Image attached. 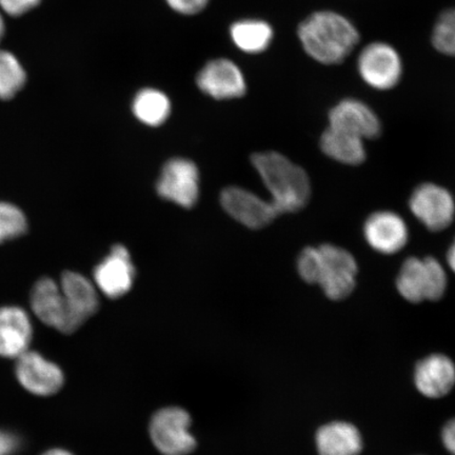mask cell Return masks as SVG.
Segmentation results:
<instances>
[{
	"label": "cell",
	"instance_id": "cell-25",
	"mask_svg": "<svg viewBox=\"0 0 455 455\" xmlns=\"http://www.w3.org/2000/svg\"><path fill=\"white\" fill-rule=\"evenodd\" d=\"M27 229L24 212L13 204L0 202V244L24 235Z\"/></svg>",
	"mask_w": 455,
	"mask_h": 455
},
{
	"label": "cell",
	"instance_id": "cell-7",
	"mask_svg": "<svg viewBox=\"0 0 455 455\" xmlns=\"http://www.w3.org/2000/svg\"><path fill=\"white\" fill-rule=\"evenodd\" d=\"M357 70L363 82L375 90L395 88L403 76V64L397 51L385 43H372L362 50Z\"/></svg>",
	"mask_w": 455,
	"mask_h": 455
},
{
	"label": "cell",
	"instance_id": "cell-11",
	"mask_svg": "<svg viewBox=\"0 0 455 455\" xmlns=\"http://www.w3.org/2000/svg\"><path fill=\"white\" fill-rule=\"evenodd\" d=\"M95 286L109 299H119L132 288L135 268L128 249L116 244L106 259L95 267L93 272Z\"/></svg>",
	"mask_w": 455,
	"mask_h": 455
},
{
	"label": "cell",
	"instance_id": "cell-10",
	"mask_svg": "<svg viewBox=\"0 0 455 455\" xmlns=\"http://www.w3.org/2000/svg\"><path fill=\"white\" fill-rule=\"evenodd\" d=\"M31 309L45 326L53 328L62 334H72L74 329L60 283L52 278L44 277L32 289Z\"/></svg>",
	"mask_w": 455,
	"mask_h": 455
},
{
	"label": "cell",
	"instance_id": "cell-30",
	"mask_svg": "<svg viewBox=\"0 0 455 455\" xmlns=\"http://www.w3.org/2000/svg\"><path fill=\"white\" fill-rule=\"evenodd\" d=\"M447 263L449 267H451V269L452 272L455 273V240L452 243L451 248L448 250L447 253Z\"/></svg>",
	"mask_w": 455,
	"mask_h": 455
},
{
	"label": "cell",
	"instance_id": "cell-9",
	"mask_svg": "<svg viewBox=\"0 0 455 455\" xmlns=\"http://www.w3.org/2000/svg\"><path fill=\"white\" fill-rule=\"evenodd\" d=\"M409 208L427 229L434 232L447 229L455 218V201L451 193L435 184L419 185L409 199Z\"/></svg>",
	"mask_w": 455,
	"mask_h": 455
},
{
	"label": "cell",
	"instance_id": "cell-18",
	"mask_svg": "<svg viewBox=\"0 0 455 455\" xmlns=\"http://www.w3.org/2000/svg\"><path fill=\"white\" fill-rule=\"evenodd\" d=\"M414 379L419 391L425 396H445L455 385L454 363L446 355H432L418 363Z\"/></svg>",
	"mask_w": 455,
	"mask_h": 455
},
{
	"label": "cell",
	"instance_id": "cell-1",
	"mask_svg": "<svg viewBox=\"0 0 455 455\" xmlns=\"http://www.w3.org/2000/svg\"><path fill=\"white\" fill-rule=\"evenodd\" d=\"M298 36L305 52L323 65L340 64L360 42L355 26L333 11H318L307 17Z\"/></svg>",
	"mask_w": 455,
	"mask_h": 455
},
{
	"label": "cell",
	"instance_id": "cell-8",
	"mask_svg": "<svg viewBox=\"0 0 455 455\" xmlns=\"http://www.w3.org/2000/svg\"><path fill=\"white\" fill-rule=\"evenodd\" d=\"M157 195L178 206L190 209L199 196V172L189 159L173 158L164 164L156 184Z\"/></svg>",
	"mask_w": 455,
	"mask_h": 455
},
{
	"label": "cell",
	"instance_id": "cell-22",
	"mask_svg": "<svg viewBox=\"0 0 455 455\" xmlns=\"http://www.w3.org/2000/svg\"><path fill=\"white\" fill-rule=\"evenodd\" d=\"M132 111L140 123L149 127H158L170 116L171 101L162 91L142 89L134 98Z\"/></svg>",
	"mask_w": 455,
	"mask_h": 455
},
{
	"label": "cell",
	"instance_id": "cell-13",
	"mask_svg": "<svg viewBox=\"0 0 455 455\" xmlns=\"http://www.w3.org/2000/svg\"><path fill=\"white\" fill-rule=\"evenodd\" d=\"M202 92L215 100H233L246 94L247 84L240 68L230 60L209 61L197 74Z\"/></svg>",
	"mask_w": 455,
	"mask_h": 455
},
{
	"label": "cell",
	"instance_id": "cell-2",
	"mask_svg": "<svg viewBox=\"0 0 455 455\" xmlns=\"http://www.w3.org/2000/svg\"><path fill=\"white\" fill-rule=\"evenodd\" d=\"M298 271L305 282L320 284L328 299L340 300L354 292L358 267L355 256L346 249L323 243L300 252Z\"/></svg>",
	"mask_w": 455,
	"mask_h": 455
},
{
	"label": "cell",
	"instance_id": "cell-19",
	"mask_svg": "<svg viewBox=\"0 0 455 455\" xmlns=\"http://www.w3.org/2000/svg\"><path fill=\"white\" fill-rule=\"evenodd\" d=\"M316 448L320 455H360L363 451L362 435L350 423H330L318 429Z\"/></svg>",
	"mask_w": 455,
	"mask_h": 455
},
{
	"label": "cell",
	"instance_id": "cell-17",
	"mask_svg": "<svg viewBox=\"0 0 455 455\" xmlns=\"http://www.w3.org/2000/svg\"><path fill=\"white\" fill-rule=\"evenodd\" d=\"M72 325L76 331L100 309L99 293L95 284L77 272L67 271L60 283Z\"/></svg>",
	"mask_w": 455,
	"mask_h": 455
},
{
	"label": "cell",
	"instance_id": "cell-29",
	"mask_svg": "<svg viewBox=\"0 0 455 455\" xmlns=\"http://www.w3.org/2000/svg\"><path fill=\"white\" fill-rule=\"evenodd\" d=\"M442 439L447 451L455 455V419L449 420L443 427Z\"/></svg>",
	"mask_w": 455,
	"mask_h": 455
},
{
	"label": "cell",
	"instance_id": "cell-16",
	"mask_svg": "<svg viewBox=\"0 0 455 455\" xmlns=\"http://www.w3.org/2000/svg\"><path fill=\"white\" fill-rule=\"evenodd\" d=\"M33 325L28 312L17 306L0 308V357L16 360L31 349Z\"/></svg>",
	"mask_w": 455,
	"mask_h": 455
},
{
	"label": "cell",
	"instance_id": "cell-24",
	"mask_svg": "<svg viewBox=\"0 0 455 455\" xmlns=\"http://www.w3.org/2000/svg\"><path fill=\"white\" fill-rule=\"evenodd\" d=\"M431 42L437 52L455 57V9H447L440 14Z\"/></svg>",
	"mask_w": 455,
	"mask_h": 455
},
{
	"label": "cell",
	"instance_id": "cell-4",
	"mask_svg": "<svg viewBox=\"0 0 455 455\" xmlns=\"http://www.w3.org/2000/svg\"><path fill=\"white\" fill-rule=\"evenodd\" d=\"M445 268L435 258H409L403 261L396 277L398 293L411 303L439 300L446 293Z\"/></svg>",
	"mask_w": 455,
	"mask_h": 455
},
{
	"label": "cell",
	"instance_id": "cell-15",
	"mask_svg": "<svg viewBox=\"0 0 455 455\" xmlns=\"http://www.w3.org/2000/svg\"><path fill=\"white\" fill-rule=\"evenodd\" d=\"M329 127L363 140L377 139L382 132L377 114L365 102L355 99L341 100L330 110Z\"/></svg>",
	"mask_w": 455,
	"mask_h": 455
},
{
	"label": "cell",
	"instance_id": "cell-12",
	"mask_svg": "<svg viewBox=\"0 0 455 455\" xmlns=\"http://www.w3.org/2000/svg\"><path fill=\"white\" fill-rule=\"evenodd\" d=\"M220 203L228 214L250 229H261L270 225L278 216L271 202L243 188H226L221 192Z\"/></svg>",
	"mask_w": 455,
	"mask_h": 455
},
{
	"label": "cell",
	"instance_id": "cell-5",
	"mask_svg": "<svg viewBox=\"0 0 455 455\" xmlns=\"http://www.w3.org/2000/svg\"><path fill=\"white\" fill-rule=\"evenodd\" d=\"M191 418L184 409L167 407L153 415L149 432L153 445L163 455H188L196 447L190 432Z\"/></svg>",
	"mask_w": 455,
	"mask_h": 455
},
{
	"label": "cell",
	"instance_id": "cell-20",
	"mask_svg": "<svg viewBox=\"0 0 455 455\" xmlns=\"http://www.w3.org/2000/svg\"><path fill=\"white\" fill-rule=\"evenodd\" d=\"M365 140L357 136L330 128L323 133L321 148L323 153L333 161L349 166H356L365 162Z\"/></svg>",
	"mask_w": 455,
	"mask_h": 455
},
{
	"label": "cell",
	"instance_id": "cell-3",
	"mask_svg": "<svg viewBox=\"0 0 455 455\" xmlns=\"http://www.w3.org/2000/svg\"><path fill=\"white\" fill-rule=\"evenodd\" d=\"M251 161L278 215L300 212L309 203L311 184L303 168L277 152L256 153Z\"/></svg>",
	"mask_w": 455,
	"mask_h": 455
},
{
	"label": "cell",
	"instance_id": "cell-32",
	"mask_svg": "<svg viewBox=\"0 0 455 455\" xmlns=\"http://www.w3.org/2000/svg\"><path fill=\"white\" fill-rule=\"evenodd\" d=\"M4 31H5V25H4V17L2 14H0V42H2V39L4 36Z\"/></svg>",
	"mask_w": 455,
	"mask_h": 455
},
{
	"label": "cell",
	"instance_id": "cell-6",
	"mask_svg": "<svg viewBox=\"0 0 455 455\" xmlns=\"http://www.w3.org/2000/svg\"><path fill=\"white\" fill-rule=\"evenodd\" d=\"M17 382L28 394L38 397L53 396L65 385V373L56 363L32 349L15 360Z\"/></svg>",
	"mask_w": 455,
	"mask_h": 455
},
{
	"label": "cell",
	"instance_id": "cell-26",
	"mask_svg": "<svg viewBox=\"0 0 455 455\" xmlns=\"http://www.w3.org/2000/svg\"><path fill=\"white\" fill-rule=\"evenodd\" d=\"M42 0H0V8L5 14L19 17L36 8Z\"/></svg>",
	"mask_w": 455,
	"mask_h": 455
},
{
	"label": "cell",
	"instance_id": "cell-27",
	"mask_svg": "<svg viewBox=\"0 0 455 455\" xmlns=\"http://www.w3.org/2000/svg\"><path fill=\"white\" fill-rule=\"evenodd\" d=\"M166 2L175 12L195 15L206 8L209 0H166Z\"/></svg>",
	"mask_w": 455,
	"mask_h": 455
},
{
	"label": "cell",
	"instance_id": "cell-31",
	"mask_svg": "<svg viewBox=\"0 0 455 455\" xmlns=\"http://www.w3.org/2000/svg\"><path fill=\"white\" fill-rule=\"evenodd\" d=\"M42 455H74L70 451H66V449L62 448H52L49 449V451L44 452Z\"/></svg>",
	"mask_w": 455,
	"mask_h": 455
},
{
	"label": "cell",
	"instance_id": "cell-28",
	"mask_svg": "<svg viewBox=\"0 0 455 455\" xmlns=\"http://www.w3.org/2000/svg\"><path fill=\"white\" fill-rule=\"evenodd\" d=\"M21 440L12 431L0 428V455H15L20 451Z\"/></svg>",
	"mask_w": 455,
	"mask_h": 455
},
{
	"label": "cell",
	"instance_id": "cell-21",
	"mask_svg": "<svg viewBox=\"0 0 455 455\" xmlns=\"http://www.w3.org/2000/svg\"><path fill=\"white\" fill-rule=\"evenodd\" d=\"M230 36L238 49L255 54L269 48L273 30L268 22L264 20H244L232 25Z\"/></svg>",
	"mask_w": 455,
	"mask_h": 455
},
{
	"label": "cell",
	"instance_id": "cell-23",
	"mask_svg": "<svg viewBox=\"0 0 455 455\" xmlns=\"http://www.w3.org/2000/svg\"><path fill=\"white\" fill-rule=\"evenodd\" d=\"M27 74L17 57L0 50V100H9L24 88Z\"/></svg>",
	"mask_w": 455,
	"mask_h": 455
},
{
	"label": "cell",
	"instance_id": "cell-14",
	"mask_svg": "<svg viewBox=\"0 0 455 455\" xmlns=\"http://www.w3.org/2000/svg\"><path fill=\"white\" fill-rule=\"evenodd\" d=\"M363 236L375 251L391 255L406 247L409 230L402 216L392 212H378L365 221Z\"/></svg>",
	"mask_w": 455,
	"mask_h": 455
}]
</instances>
